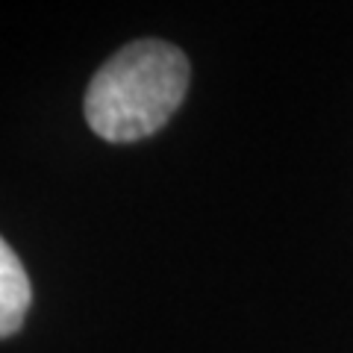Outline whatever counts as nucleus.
I'll return each mask as SVG.
<instances>
[{"label":"nucleus","mask_w":353,"mask_h":353,"mask_svg":"<svg viewBox=\"0 0 353 353\" xmlns=\"http://www.w3.org/2000/svg\"><path fill=\"white\" fill-rule=\"evenodd\" d=\"M192 80L185 53L171 41L139 39L112 53L88 83L85 121L106 141L159 132L180 109Z\"/></svg>","instance_id":"1"},{"label":"nucleus","mask_w":353,"mask_h":353,"mask_svg":"<svg viewBox=\"0 0 353 353\" xmlns=\"http://www.w3.org/2000/svg\"><path fill=\"white\" fill-rule=\"evenodd\" d=\"M30 277L21 265L18 253L0 236V339L21 330L30 309Z\"/></svg>","instance_id":"2"}]
</instances>
